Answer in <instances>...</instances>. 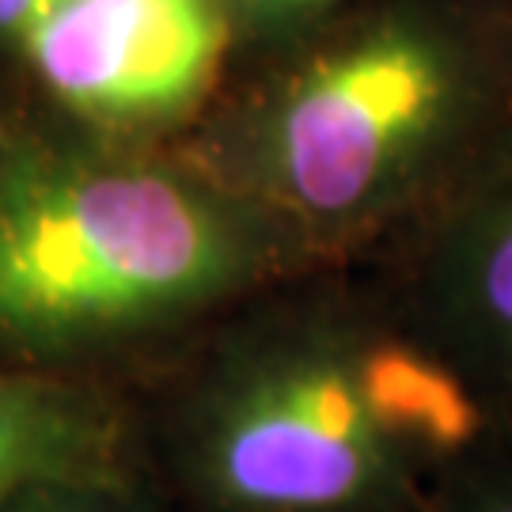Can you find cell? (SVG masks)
I'll use <instances>...</instances> for the list:
<instances>
[{
  "label": "cell",
  "instance_id": "obj_1",
  "mask_svg": "<svg viewBox=\"0 0 512 512\" xmlns=\"http://www.w3.org/2000/svg\"><path fill=\"white\" fill-rule=\"evenodd\" d=\"M251 228L160 164L31 145L0 160V346L61 361L236 289Z\"/></svg>",
  "mask_w": 512,
  "mask_h": 512
},
{
  "label": "cell",
  "instance_id": "obj_2",
  "mask_svg": "<svg viewBox=\"0 0 512 512\" xmlns=\"http://www.w3.org/2000/svg\"><path fill=\"white\" fill-rule=\"evenodd\" d=\"M459 103L456 42L429 19H380L277 88L247 137V183L304 224L365 220L425 167Z\"/></svg>",
  "mask_w": 512,
  "mask_h": 512
},
{
  "label": "cell",
  "instance_id": "obj_3",
  "mask_svg": "<svg viewBox=\"0 0 512 512\" xmlns=\"http://www.w3.org/2000/svg\"><path fill=\"white\" fill-rule=\"evenodd\" d=\"M194 471L232 512H349L391 490L399 444L368 410L357 346L300 330L224 365L194 418Z\"/></svg>",
  "mask_w": 512,
  "mask_h": 512
},
{
  "label": "cell",
  "instance_id": "obj_4",
  "mask_svg": "<svg viewBox=\"0 0 512 512\" xmlns=\"http://www.w3.org/2000/svg\"><path fill=\"white\" fill-rule=\"evenodd\" d=\"M38 80L95 126L183 114L228 46L224 0H65L19 38Z\"/></svg>",
  "mask_w": 512,
  "mask_h": 512
},
{
  "label": "cell",
  "instance_id": "obj_5",
  "mask_svg": "<svg viewBox=\"0 0 512 512\" xmlns=\"http://www.w3.org/2000/svg\"><path fill=\"white\" fill-rule=\"evenodd\" d=\"M110 459L114 421L92 391L0 368V501L54 482H103Z\"/></svg>",
  "mask_w": 512,
  "mask_h": 512
},
{
  "label": "cell",
  "instance_id": "obj_6",
  "mask_svg": "<svg viewBox=\"0 0 512 512\" xmlns=\"http://www.w3.org/2000/svg\"><path fill=\"white\" fill-rule=\"evenodd\" d=\"M357 376L372 418L395 444L452 452L475 440L482 414L471 391L421 349L399 342L357 346Z\"/></svg>",
  "mask_w": 512,
  "mask_h": 512
},
{
  "label": "cell",
  "instance_id": "obj_7",
  "mask_svg": "<svg viewBox=\"0 0 512 512\" xmlns=\"http://www.w3.org/2000/svg\"><path fill=\"white\" fill-rule=\"evenodd\" d=\"M463 266V296L475 323L512 357V179L475 224Z\"/></svg>",
  "mask_w": 512,
  "mask_h": 512
},
{
  "label": "cell",
  "instance_id": "obj_8",
  "mask_svg": "<svg viewBox=\"0 0 512 512\" xmlns=\"http://www.w3.org/2000/svg\"><path fill=\"white\" fill-rule=\"evenodd\" d=\"M0 512H133L114 478L103 482H54L4 497Z\"/></svg>",
  "mask_w": 512,
  "mask_h": 512
},
{
  "label": "cell",
  "instance_id": "obj_9",
  "mask_svg": "<svg viewBox=\"0 0 512 512\" xmlns=\"http://www.w3.org/2000/svg\"><path fill=\"white\" fill-rule=\"evenodd\" d=\"M57 4H65V0H0V35L19 42L23 35H31Z\"/></svg>",
  "mask_w": 512,
  "mask_h": 512
},
{
  "label": "cell",
  "instance_id": "obj_10",
  "mask_svg": "<svg viewBox=\"0 0 512 512\" xmlns=\"http://www.w3.org/2000/svg\"><path fill=\"white\" fill-rule=\"evenodd\" d=\"M228 12L239 8L255 19H296V16H311V12H323L334 0H224Z\"/></svg>",
  "mask_w": 512,
  "mask_h": 512
},
{
  "label": "cell",
  "instance_id": "obj_11",
  "mask_svg": "<svg viewBox=\"0 0 512 512\" xmlns=\"http://www.w3.org/2000/svg\"><path fill=\"white\" fill-rule=\"evenodd\" d=\"M482 512H512V497H490Z\"/></svg>",
  "mask_w": 512,
  "mask_h": 512
}]
</instances>
